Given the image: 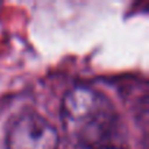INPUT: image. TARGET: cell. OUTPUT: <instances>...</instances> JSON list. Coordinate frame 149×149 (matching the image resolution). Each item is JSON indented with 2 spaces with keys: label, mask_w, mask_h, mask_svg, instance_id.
<instances>
[{
  "label": "cell",
  "mask_w": 149,
  "mask_h": 149,
  "mask_svg": "<svg viewBox=\"0 0 149 149\" xmlns=\"http://www.w3.org/2000/svg\"><path fill=\"white\" fill-rule=\"evenodd\" d=\"M61 124L67 137L81 148H102L116 123L111 100L89 85H76L61 102Z\"/></svg>",
  "instance_id": "1"
},
{
  "label": "cell",
  "mask_w": 149,
  "mask_h": 149,
  "mask_svg": "<svg viewBox=\"0 0 149 149\" xmlns=\"http://www.w3.org/2000/svg\"><path fill=\"white\" fill-rule=\"evenodd\" d=\"M8 149H58L54 126L37 113L21 114L8 130Z\"/></svg>",
  "instance_id": "2"
},
{
  "label": "cell",
  "mask_w": 149,
  "mask_h": 149,
  "mask_svg": "<svg viewBox=\"0 0 149 149\" xmlns=\"http://www.w3.org/2000/svg\"><path fill=\"white\" fill-rule=\"evenodd\" d=\"M100 149H123V148H117V146H102Z\"/></svg>",
  "instance_id": "3"
}]
</instances>
